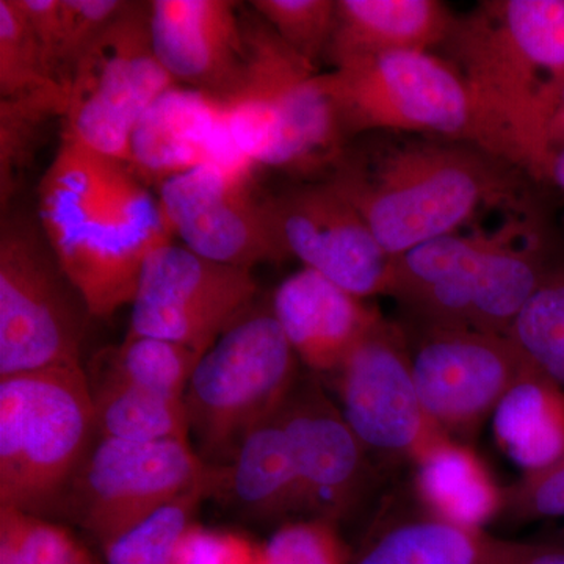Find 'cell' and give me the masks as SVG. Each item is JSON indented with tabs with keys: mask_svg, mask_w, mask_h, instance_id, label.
<instances>
[{
	"mask_svg": "<svg viewBox=\"0 0 564 564\" xmlns=\"http://www.w3.org/2000/svg\"><path fill=\"white\" fill-rule=\"evenodd\" d=\"M252 270L210 261L173 240L148 256L126 337H155L206 352L256 304Z\"/></svg>",
	"mask_w": 564,
	"mask_h": 564,
	"instance_id": "4fadbf2b",
	"label": "cell"
},
{
	"mask_svg": "<svg viewBox=\"0 0 564 564\" xmlns=\"http://www.w3.org/2000/svg\"><path fill=\"white\" fill-rule=\"evenodd\" d=\"M322 80L347 141L369 133H408L462 141L486 151L466 82L451 62L432 52L381 55L329 70Z\"/></svg>",
	"mask_w": 564,
	"mask_h": 564,
	"instance_id": "ba28073f",
	"label": "cell"
},
{
	"mask_svg": "<svg viewBox=\"0 0 564 564\" xmlns=\"http://www.w3.org/2000/svg\"><path fill=\"white\" fill-rule=\"evenodd\" d=\"M291 441L307 519L340 525L380 491L384 469L367 452L317 375L300 377L280 410Z\"/></svg>",
	"mask_w": 564,
	"mask_h": 564,
	"instance_id": "2e32d148",
	"label": "cell"
},
{
	"mask_svg": "<svg viewBox=\"0 0 564 564\" xmlns=\"http://www.w3.org/2000/svg\"><path fill=\"white\" fill-rule=\"evenodd\" d=\"M173 564H262V543L236 530L195 522L182 538Z\"/></svg>",
	"mask_w": 564,
	"mask_h": 564,
	"instance_id": "8d00e7d4",
	"label": "cell"
},
{
	"mask_svg": "<svg viewBox=\"0 0 564 564\" xmlns=\"http://www.w3.org/2000/svg\"><path fill=\"white\" fill-rule=\"evenodd\" d=\"M128 3L129 0H62V32L55 76L66 90L82 58Z\"/></svg>",
	"mask_w": 564,
	"mask_h": 564,
	"instance_id": "e575fe53",
	"label": "cell"
},
{
	"mask_svg": "<svg viewBox=\"0 0 564 564\" xmlns=\"http://www.w3.org/2000/svg\"><path fill=\"white\" fill-rule=\"evenodd\" d=\"M299 358L272 307L252 306L196 364L184 395L188 432L207 464L231 459L243 437L281 410Z\"/></svg>",
	"mask_w": 564,
	"mask_h": 564,
	"instance_id": "52a82bcc",
	"label": "cell"
},
{
	"mask_svg": "<svg viewBox=\"0 0 564 564\" xmlns=\"http://www.w3.org/2000/svg\"><path fill=\"white\" fill-rule=\"evenodd\" d=\"M152 47L177 87L221 98L242 76L247 33L231 0H152Z\"/></svg>",
	"mask_w": 564,
	"mask_h": 564,
	"instance_id": "ac0fdd59",
	"label": "cell"
},
{
	"mask_svg": "<svg viewBox=\"0 0 564 564\" xmlns=\"http://www.w3.org/2000/svg\"><path fill=\"white\" fill-rule=\"evenodd\" d=\"M124 380L172 400H184L202 352L155 337H124L95 352Z\"/></svg>",
	"mask_w": 564,
	"mask_h": 564,
	"instance_id": "83f0119b",
	"label": "cell"
},
{
	"mask_svg": "<svg viewBox=\"0 0 564 564\" xmlns=\"http://www.w3.org/2000/svg\"><path fill=\"white\" fill-rule=\"evenodd\" d=\"M510 339L564 391V278L544 282L516 318Z\"/></svg>",
	"mask_w": 564,
	"mask_h": 564,
	"instance_id": "4dcf8cb0",
	"label": "cell"
},
{
	"mask_svg": "<svg viewBox=\"0 0 564 564\" xmlns=\"http://www.w3.org/2000/svg\"><path fill=\"white\" fill-rule=\"evenodd\" d=\"M511 169L474 144L381 132L347 144L326 181L361 214L383 250L399 258L458 234L484 207L502 202Z\"/></svg>",
	"mask_w": 564,
	"mask_h": 564,
	"instance_id": "3957f363",
	"label": "cell"
},
{
	"mask_svg": "<svg viewBox=\"0 0 564 564\" xmlns=\"http://www.w3.org/2000/svg\"><path fill=\"white\" fill-rule=\"evenodd\" d=\"M207 499H210V474L202 485L99 547L104 560L107 564H173L182 538L195 524L199 505Z\"/></svg>",
	"mask_w": 564,
	"mask_h": 564,
	"instance_id": "f1b7e54d",
	"label": "cell"
},
{
	"mask_svg": "<svg viewBox=\"0 0 564 564\" xmlns=\"http://www.w3.org/2000/svg\"><path fill=\"white\" fill-rule=\"evenodd\" d=\"M39 225L91 317L131 306L148 256L173 240L158 196L126 163L66 135L41 177Z\"/></svg>",
	"mask_w": 564,
	"mask_h": 564,
	"instance_id": "7a4b0ae2",
	"label": "cell"
},
{
	"mask_svg": "<svg viewBox=\"0 0 564 564\" xmlns=\"http://www.w3.org/2000/svg\"><path fill=\"white\" fill-rule=\"evenodd\" d=\"M58 84L18 0H0V98ZM63 87V85H62Z\"/></svg>",
	"mask_w": 564,
	"mask_h": 564,
	"instance_id": "1f68e13d",
	"label": "cell"
},
{
	"mask_svg": "<svg viewBox=\"0 0 564 564\" xmlns=\"http://www.w3.org/2000/svg\"><path fill=\"white\" fill-rule=\"evenodd\" d=\"M90 556L57 521L0 507V564H82Z\"/></svg>",
	"mask_w": 564,
	"mask_h": 564,
	"instance_id": "f546056e",
	"label": "cell"
},
{
	"mask_svg": "<svg viewBox=\"0 0 564 564\" xmlns=\"http://www.w3.org/2000/svg\"><path fill=\"white\" fill-rule=\"evenodd\" d=\"M245 33L242 76L215 98L234 147L251 166L292 173L332 169L348 141L322 74L296 57L261 18H248Z\"/></svg>",
	"mask_w": 564,
	"mask_h": 564,
	"instance_id": "277c9868",
	"label": "cell"
},
{
	"mask_svg": "<svg viewBox=\"0 0 564 564\" xmlns=\"http://www.w3.org/2000/svg\"><path fill=\"white\" fill-rule=\"evenodd\" d=\"M462 74L486 151L547 181L564 88V0H492L456 18L444 44Z\"/></svg>",
	"mask_w": 564,
	"mask_h": 564,
	"instance_id": "6da1fadb",
	"label": "cell"
},
{
	"mask_svg": "<svg viewBox=\"0 0 564 564\" xmlns=\"http://www.w3.org/2000/svg\"><path fill=\"white\" fill-rule=\"evenodd\" d=\"M150 2H131L96 41L68 85L62 135L129 165L137 126L177 87L152 47Z\"/></svg>",
	"mask_w": 564,
	"mask_h": 564,
	"instance_id": "30bf717a",
	"label": "cell"
},
{
	"mask_svg": "<svg viewBox=\"0 0 564 564\" xmlns=\"http://www.w3.org/2000/svg\"><path fill=\"white\" fill-rule=\"evenodd\" d=\"M547 181L554 182L556 187L562 188L564 192V148L555 151L551 170H549Z\"/></svg>",
	"mask_w": 564,
	"mask_h": 564,
	"instance_id": "60d3db41",
	"label": "cell"
},
{
	"mask_svg": "<svg viewBox=\"0 0 564 564\" xmlns=\"http://www.w3.org/2000/svg\"><path fill=\"white\" fill-rule=\"evenodd\" d=\"M263 207L282 259H299L358 299L388 295L393 258L328 181L263 196Z\"/></svg>",
	"mask_w": 564,
	"mask_h": 564,
	"instance_id": "9a60e30c",
	"label": "cell"
},
{
	"mask_svg": "<svg viewBox=\"0 0 564 564\" xmlns=\"http://www.w3.org/2000/svg\"><path fill=\"white\" fill-rule=\"evenodd\" d=\"M188 441L96 440L74 477L58 518L102 547L209 478Z\"/></svg>",
	"mask_w": 564,
	"mask_h": 564,
	"instance_id": "8fae6325",
	"label": "cell"
},
{
	"mask_svg": "<svg viewBox=\"0 0 564 564\" xmlns=\"http://www.w3.org/2000/svg\"><path fill=\"white\" fill-rule=\"evenodd\" d=\"M82 564H98L95 562V558H93V556H90V558L87 560V562H84Z\"/></svg>",
	"mask_w": 564,
	"mask_h": 564,
	"instance_id": "b9f144b4",
	"label": "cell"
},
{
	"mask_svg": "<svg viewBox=\"0 0 564 564\" xmlns=\"http://www.w3.org/2000/svg\"><path fill=\"white\" fill-rule=\"evenodd\" d=\"M25 20L39 40L54 79L62 32V0H18ZM58 82V80H57Z\"/></svg>",
	"mask_w": 564,
	"mask_h": 564,
	"instance_id": "74e56055",
	"label": "cell"
},
{
	"mask_svg": "<svg viewBox=\"0 0 564 564\" xmlns=\"http://www.w3.org/2000/svg\"><path fill=\"white\" fill-rule=\"evenodd\" d=\"M68 90L62 85L0 98V198L10 202L22 174L31 165L44 129L52 118H65Z\"/></svg>",
	"mask_w": 564,
	"mask_h": 564,
	"instance_id": "4316f807",
	"label": "cell"
},
{
	"mask_svg": "<svg viewBox=\"0 0 564 564\" xmlns=\"http://www.w3.org/2000/svg\"><path fill=\"white\" fill-rule=\"evenodd\" d=\"M491 419L497 444L522 475L541 473L563 458L564 391L530 359Z\"/></svg>",
	"mask_w": 564,
	"mask_h": 564,
	"instance_id": "cb8c5ba5",
	"label": "cell"
},
{
	"mask_svg": "<svg viewBox=\"0 0 564 564\" xmlns=\"http://www.w3.org/2000/svg\"><path fill=\"white\" fill-rule=\"evenodd\" d=\"M543 284L525 251L458 232L393 258L388 295L408 322L510 336Z\"/></svg>",
	"mask_w": 564,
	"mask_h": 564,
	"instance_id": "8992f818",
	"label": "cell"
},
{
	"mask_svg": "<svg viewBox=\"0 0 564 564\" xmlns=\"http://www.w3.org/2000/svg\"><path fill=\"white\" fill-rule=\"evenodd\" d=\"M210 467V499L243 521L278 529L307 519L302 481L280 411L254 426L229 462Z\"/></svg>",
	"mask_w": 564,
	"mask_h": 564,
	"instance_id": "7402d4cb",
	"label": "cell"
},
{
	"mask_svg": "<svg viewBox=\"0 0 564 564\" xmlns=\"http://www.w3.org/2000/svg\"><path fill=\"white\" fill-rule=\"evenodd\" d=\"M252 10L307 65L326 57L336 17V0H254Z\"/></svg>",
	"mask_w": 564,
	"mask_h": 564,
	"instance_id": "d6a6232c",
	"label": "cell"
},
{
	"mask_svg": "<svg viewBox=\"0 0 564 564\" xmlns=\"http://www.w3.org/2000/svg\"><path fill=\"white\" fill-rule=\"evenodd\" d=\"M518 543L433 513L406 484L378 503L350 564H510Z\"/></svg>",
	"mask_w": 564,
	"mask_h": 564,
	"instance_id": "ffe728a7",
	"label": "cell"
},
{
	"mask_svg": "<svg viewBox=\"0 0 564 564\" xmlns=\"http://www.w3.org/2000/svg\"><path fill=\"white\" fill-rule=\"evenodd\" d=\"M98 437L84 366L0 378V507L57 521Z\"/></svg>",
	"mask_w": 564,
	"mask_h": 564,
	"instance_id": "5b68a950",
	"label": "cell"
},
{
	"mask_svg": "<svg viewBox=\"0 0 564 564\" xmlns=\"http://www.w3.org/2000/svg\"><path fill=\"white\" fill-rule=\"evenodd\" d=\"M207 165L245 173L252 169L234 147L218 99L173 87L137 126L128 166L144 184L161 185Z\"/></svg>",
	"mask_w": 564,
	"mask_h": 564,
	"instance_id": "d6986e66",
	"label": "cell"
},
{
	"mask_svg": "<svg viewBox=\"0 0 564 564\" xmlns=\"http://www.w3.org/2000/svg\"><path fill=\"white\" fill-rule=\"evenodd\" d=\"M552 147L554 151L564 148V88L562 101H560L558 110H556L554 126H552Z\"/></svg>",
	"mask_w": 564,
	"mask_h": 564,
	"instance_id": "ab89813d",
	"label": "cell"
},
{
	"mask_svg": "<svg viewBox=\"0 0 564 564\" xmlns=\"http://www.w3.org/2000/svg\"><path fill=\"white\" fill-rule=\"evenodd\" d=\"M510 564H564V547L549 544L518 543Z\"/></svg>",
	"mask_w": 564,
	"mask_h": 564,
	"instance_id": "f35d334b",
	"label": "cell"
},
{
	"mask_svg": "<svg viewBox=\"0 0 564 564\" xmlns=\"http://www.w3.org/2000/svg\"><path fill=\"white\" fill-rule=\"evenodd\" d=\"M250 174L207 165L162 182L158 199L173 236L196 254L226 265L252 270L281 261Z\"/></svg>",
	"mask_w": 564,
	"mask_h": 564,
	"instance_id": "e0dca14e",
	"label": "cell"
},
{
	"mask_svg": "<svg viewBox=\"0 0 564 564\" xmlns=\"http://www.w3.org/2000/svg\"><path fill=\"white\" fill-rule=\"evenodd\" d=\"M351 554L339 525L323 519L288 522L262 543V564H350Z\"/></svg>",
	"mask_w": 564,
	"mask_h": 564,
	"instance_id": "836d02e7",
	"label": "cell"
},
{
	"mask_svg": "<svg viewBox=\"0 0 564 564\" xmlns=\"http://www.w3.org/2000/svg\"><path fill=\"white\" fill-rule=\"evenodd\" d=\"M455 20L437 0H336L326 57L344 69L395 52H432L444 46Z\"/></svg>",
	"mask_w": 564,
	"mask_h": 564,
	"instance_id": "603a6c76",
	"label": "cell"
},
{
	"mask_svg": "<svg viewBox=\"0 0 564 564\" xmlns=\"http://www.w3.org/2000/svg\"><path fill=\"white\" fill-rule=\"evenodd\" d=\"M410 481L433 513L466 529L485 530L502 510L503 488L473 448L454 437L415 464Z\"/></svg>",
	"mask_w": 564,
	"mask_h": 564,
	"instance_id": "d4e9b609",
	"label": "cell"
},
{
	"mask_svg": "<svg viewBox=\"0 0 564 564\" xmlns=\"http://www.w3.org/2000/svg\"><path fill=\"white\" fill-rule=\"evenodd\" d=\"M402 329L423 408L456 441L491 417L529 361L510 336L408 321Z\"/></svg>",
	"mask_w": 564,
	"mask_h": 564,
	"instance_id": "5bb4252c",
	"label": "cell"
},
{
	"mask_svg": "<svg viewBox=\"0 0 564 564\" xmlns=\"http://www.w3.org/2000/svg\"><path fill=\"white\" fill-rule=\"evenodd\" d=\"M332 377L345 421L383 469L414 467L451 440L423 408L402 325L380 317Z\"/></svg>",
	"mask_w": 564,
	"mask_h": 564,
	"instance_id": "7c38bea8",
	"label": "cell"
},
{
	"mask_svg": "<svg viewBox=\"0 0 564 564\" xmlns=\"http://www.w3.org/2000/svg\"><path fill=\"white\" fill-rule=\"evenodd\" d=\"M296 358L314 375H333L381 315L310 269L278 285L270 302Z\"/></svg>",
	"mask_w": 564,
	"mask_h": 564,
	"instance_id": "44dd1931",
	"label": "cell"
},
{
	"mask_svg": "<svg viewBox=\"0 0 564 564\" xmlns=\"http://www.w3.org/2000/svg\"><path fill=\"white\" fill-rule=\"evenodd\" d=\"M85 375L99 436L139 443H191L184 400L166 399L124 380L96 355L88 361Z\"/></svg>",
	"mask_w": 564,
	"mask_h": 564,
	"instance_id": "484cf974",
	"label": "cell"
},
{
	"mask_svg": "<svg viewBox=\"0 0 564 564\" xmlns=\"http://www.w3.org/2000/svg\"><path fill=\"white\" fill-rule=\"evenodd\" d=\"M90 317L39 223L20 215L3 217L0 378L47 367L82 366V344Z\"/></svg>",
	"mask_w": 564,
	"mask_h": 564,
	"instance_id": "9c48e42d",
	"label": "cell"
},
{
	"mask_svg": "<svg viewBox=\"0 0 564 564\" xmlns=\"http://www.w3.org/2000/svg\"><path fill=\"white\" fill-rule=\"evenodd\" d=\"M564 518V456L541 473L522 475L503 488L499 519L529 522Z\"/></svg>",
	"mask_w": 564,
	"mask_h": 564,
	"instance_id": "d590c367",
	"label": "cell"
}]
</instances>
